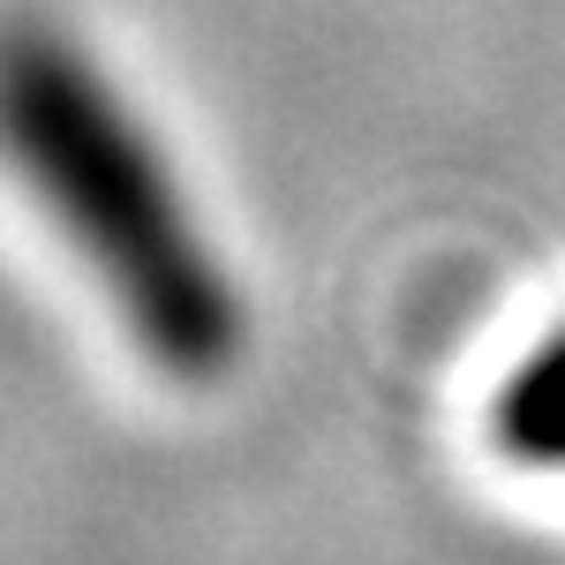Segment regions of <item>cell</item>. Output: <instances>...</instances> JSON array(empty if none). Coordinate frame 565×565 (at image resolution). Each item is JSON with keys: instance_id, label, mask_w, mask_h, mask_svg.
Instances as JSON below:
<instances>
[{"instance_id": "6da1fadb", "label": "cell", "mask_w": 565, "mask_h": 565, "mask_svg": "<svg viewBox=\"0 0 565 565\" xmlns=\"http://www.w3.org/2000/svg\"><path fill=\"white\" fill-rule=\"evenodd\" d=\"M0 151L167 377L204 385L242 354V295L159 136L53 23L0 31Z\"/></svg>"}, {"instance_id": "7a4b0ae2", "label": "cell", "mask_w": 565, "mask_h": 565, "mask_svg": "<svg viewBox=\"0 0 565 565\" xmlns=\"http://www.w3.org/2000/svg\"><path fill=\"white\" fill-rule=\"evenodd\" d=\"M490 430L527 468H565V324L527 362H513L490 399Z\"/></svg>"}]
</instances>
